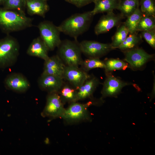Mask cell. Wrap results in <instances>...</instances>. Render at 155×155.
<instances>
[{
    "label": "cell",
    "instance_id": "8992f818",
    "mask_svg": "<svg viewBox=\"0 0 155 155\" xmlns=\"http://www.w3.org/2000/svg\"><path fill=\"white\" fill-rule=\"evenodd\" d=\"M92 102L81 103L77 102L71 103L65 109L61 117L68 123H73L89 120L90 117L88 107Z\"/></svg>",
    "mask_w": 155,
    "mask_h": 155
},
{
    "label": "cell",
    "instance_id": "7402d4cb",
    "mask_svg": "<svg viewBox=\"0 0 155 155\" xmlns=\"http://www.w3.org/2000/svg\"><path fill=\"white\" fill-rule=\"evenodd\" d=\"M129 32L124 23L117 26V30L112 38L111 45L113 49L118 48L128 36Z\"/></svg>",
    "mask_w": 155,
    "mask_h": 155
},
{
    "label": "cell",
    "instance_id": "2e32d148",
    "mask_svg": "<svg viewBox=\"0 0 155 155\" xmlns=\"http://www.w3.org/2000/svg\"><path fill=\"white\" fill-rule=\"evenodd\" d=\"M48 48L41 38L38 37L34 39L29 45L27 53L30 56L41 58L44 61L49 57Z\"/></svg>",
    "mask_w": 155,
    "mask_h": 155
},
{
    "label": "cell",
    "instance_id": "ac0fdd59",
    "mask_svg": "<svg viewBox=\"0 0 155 155\" xmlns=\"http://www.w3.org/2000/svg\"><path fill=\"white\" fill-rule=\"evenodd\" d=\"M28 13L31 16L37 15L44 18L49 10V5L46 0H25Z\"/></svg>",
    "mask_w": 155,
    "mask_h": 155
},
{
    "label": "cell",
    "instance_id": "5bb4252c",
    "mask_svg": "<svg viewBox=\"0 0 155 155\" xmlns=\"http://www.w3.org/2000/svg\"><path fill=\"white\" fill-rule=\"evenodd\" d=\"M5 87L8 89L18 92H24L30 88V83L22 74L12 73L8 75L4 80Z\"/></svg>",
    "mask_w": 155,
    "mask_h": 155
},
{
    "label": "cell",
    "instance_id": "83f0119b",
    "mask_svg": "<svg viewBox=\"0 0 155 155\" xmlns=\"http://www.w3.org/2000/svg\"><path fill=\"white\" fill-rule=\"evenodd\" d=\"M2 5L5 9L23 13L26 9L25 0H4Z\"/></svg>",
    "mask_w": 155,
    "mask_h": 155
},
{
    "label": "cell",
    "instance_id": "7a4b0ae2",
    "mask_svg": "<svg viewBox=\"0 0 155 155\" xmlns=\"http://www.w3.org/2000/svg\"><path fill=\"white\" fill-rule=\"evenodd\" d=\"M94 15L91 11L76 13L67 18L58 26L61 32L77 40L89 28Z\"/></svg>",
    "mask_w": 155,
    "mask_h": 155
},
{
    "label": "cell",
    "instance_id": "e0dca14e",
    "mask_svg": "<svg viewBox=\"0 0 155 155\" xmlns=\"http://www.w3.org/2000/svg\"><path fill=\"white\" fill-rule=\"evenodd\" d=\"M98 78L91 75L77 89L78 101L91 97L100 84Z\"/></svg>",
    "mask_w": 155,
    "mask_h": 155
},
{
    "label": "cell",
    "instance_id": "52a82bcc",
    "mask_svg": "<svg viewBox=\"0 0 155 155\" xmlns=\"http://www.w3.org/2000/svg\"><path fill=\"white\" fill-rule=\"evenodd\" d=\"M124 60L134 70H140L147 63L153 59V54H149L142 48H134L124 51Z\"/></svg>",
    "mask_w": 155,
    "mask_h": 155
},
{
    "label": "cell",
    "instance_id": "3957f363",
    "mask_svg": "<svg viewBox=\"0 0 155 155\" xmlns=\"http://www.w3.org/2000/svg\"><path fill=\"white\" fill-rule=\"evenodd\" d=\"M58 48L57 55L66 66L78 67L83 60L79 43L66 39L62 40Z\"/></svg>",
    "mask_w": 155,
    "mask_h": 155
},
{
    "label": "cell",
    "instance_id": "cb8c5ba5",
    "mask_svg": "<svg viewBox=\"0 0 155 155\" xmlns=\"http://www.w3.org/2000/svg\"><path fill=\"white\" fill-rule=\"evenodd\" d=\"M105 73L119 70H125L129 67L127 63L122 60L117 59H107L104 61Z\"/></svg>",
    "mask_w": 155,
    "mask_h": 155
},
{
    "label": "cell",
    "instance_id": "d6986e66",
    "mask_svg": "<svg viewBox=\"0 0 155 155\" xmlns=\"http://www.w3.org/2000/svg\"><path fill=\"white\" fill-rule=\"evenodd\" d=\"M120 0H94V7L91 11L94 16L98 13L113 11L117 9Z\"/></svg>",
    "mask_w": 155,
    "mask_h": 155
},
{
    "label": "cell",
    "instance_id": "9c48e42d",
    "mask_svg": "<svg viewBox=\"0 0 155 155\" xmlns=\"http://www.w3.org/2000/svg\"><path fill=\"white\" fill-rule=\"evenodd\" d=\"M106 74L101 92L102 98L117 97L124 87L131 85V83L122 80L110 72L106 73Z\"/></svg>",
    "mask_w": 155,
    "mask_h": 155
},
{
    "label": "cell",
    "instance_id": "277c9868",
    "mask_svg": "<svg viewBox=\"0 0 155 155\" xmlns=\"http://www.w3.org/2000/svg\"><path fill=\"white\" fill-rule=\"evenodd\" d=\"M20 46L17 40L9 35L0 39V68L13 65L19 55Z\"/></svg>",
    "mask_w": 155,
    "mask_h": 155
},
{
    "label": "cell",
    "instance_id": "9a60e30c",
    "mask_svg": "<svg viewBox=\"0 0 155 155\" xmlns=\"http://www.w3.org/2000/svg\"><path fill=\"white\" fill-rule=\"evenodd\" d=\"M44 61L42 73L63 78L65 65L57 55L49 57Z\"/></svg>",
    "mask_w": 155,
    "mask_h": 155
},
{
    "label": "cell",
    "instance_id": "d6a6232c",
    "mask_svg": "<svg viewBox=\"0 0 155 155\" xmlns=\"http://www.w3.org/2000/svg\"><path fill=\"white\" fill-rule=\"evenodd\" d=\"M46 0L47 1H48V0Z\"/></svg>",
    "mask_w": 155,
    "mask_h": 155
},
{
    "label": "cell",
    "instance_id": "30bf717a",
    "mask_svg": "<svg viewBox=\"0 0 155 155\" xmlns=\"http://www.w3.org/2000/svg\"><path fill=\"white\" fill-rule=\"evenodd\" d=\"M63 104L58 93H49L42 115L53 118L61 117L65 110Z\"/></svg>",
    "mask_w": 155,
    "mask_h": 155
},
{
    "label": "cell",
    "instance_id": "f1b7e54d",
    "mask_svg": "<svg viewBox=\"0 0 155 155\" xmlns=\"http://www.w3.org/2000/svg\"><path fill=\"white\" fill-rule=\"evenodd\" d=\"M140 8L143 14L155 16V3L154 0H140Z\"/></svg>",
    "mask_w": 155,
    "mask_h": 155
},
{
    "label": "cell",
    "instance_id": "44dd1931",
    "mask_svg": "<svg viewBox=\"0 0 155 155\" xmlns=\"http://www.w3.org/2000/svg\"><path fill=\"white\" fill-rule=\"evenodd\" d=\"M139 0H120L117 9L124 17L127 18L139 7Z\"/></svg>",
    "mask_w": 155,
    "mask_h": 155
},
{
    "label": "cell",
    "instance_id": "ba28073f",
    "mask_svg": "<svg viewBox=\"0 0 155 155\" xmlns=\"http://www.w3.org/2000/svg\"><path fill=\"white\" fill-rule=\"evenodd\" d=\"M79 44L82 53L88 58H100L113 49L110 44L94 40H83Z\"/></svg>",
    "mask_w": 155,
    "mask_h": 155
},
{
    "label": "cell",
    "instance_id": "1f68e13d",
    "mask_svg": "<svg viewBox=\"0 0 155 155\" xmlns=\"http://www.w3.org/2000/svg\"><path fill=\"white\" fill-rule=\"evenodd\" d=\"M4 0H0V5H2Z\"/></svg>",
    "mask_w": 155,
    "mask_h": 155
},
{
    "label": "cell",
    "instance_id": "4316f807",
    "mask_svg": "<svg viewBox=\"0 0 155 155\" xmlns=\"http://www.w3.org/2000/svg\"><path fill=\"white\" fill-rule=\"evenodd\" d=\"M80 65L81 68L86 72L95 68H105L104 61L98 58H88L83 60Z\"/></svg>",
    "mask_w": 155,
    "mask_h": 155
},
{
    "label": "cell",
    "instance_id": "4fadbf2b",
    "mask_svg": "<svg viewBox=\"0 0 155 155\" xmlns=\"http://www.w3.org/2000/svg\"><path fill=\"white\" fill-rule=\"evenodd\" d=\"M64 82L62 77L42 73L38 83L41 90L50 93H58Z\"/></svg>",
    "mask_w": 155,
    "mask_h": 155
},
{
    "label": "cell",
    "instance_id": "7c38bea8",
    "mask_svg": "<svg viewBox=\"0 0 155 155\" xmlns=\"http://www.w3.org/2000/svg\"><path fill=\"white\" fill-rule=\"evenodd\" d=\"M124 18L120 13L116 14L113 11L107 13L101 17L95 26V33L98 35L106 32L114 27L120 25Z\"/></svg>",
    "mask_w": 155,
    "mask_h": 155
},
{
    "label": "cell",
    "instance_id": "484cf974",
    "mask_svg": "<svg viewBox=\"0 0 155 155\" xmlns=\"http://www.w3.org/2000/svg\"><path fill=\"white\" fill-rule=\"evenodd\" d=\"M155 16L143 14L137 27V31H144L155 29Z\"/></svg>",
    "mask_w": 155,
    "mask_h": 155
},
{
    "label": "cell",
    "instance_id": "5b68a950",
    "mask_svg": "<svg viewBox=\"0 0 155 155\" xmlns=\"http://www.w3.org/2000/svg\"><path fill=\"white\" fill-rule=\"evenodd\" d=\"M40 37L44 41L49 51H53L58 47L61 40L60 33L58 26L52 22L44 21L40 23L38 26Z\"/></svg>",
    "mask_w": 155,
    "mask_h": 155
},
{
    "label": "cell",
    "instance_id": "4dcf8cb0",
    "mask_svg": "<svg viewBox=\"0 0 155 155\" xmlns=\"http://www.w3.org/2000/svg\"><path fill=\"white\" fill-rule=\"evenodd\" d=\"M78 7L80 8L93 2L94 0H65Z\"/></svg>",
    "mask_w": 155,
    "mask_h": 155
},
{
    "label": "cell",
    "instance_id": "d4e9b609",
    "mask_svg": "<svg viewBox=\"0 0 155 155\" xmlns=\"http://www.w3.org/2000/svg\"><path fill=\"white\" fill-rule=\"evenodd\" d=\"M142 41L141 36L136 33L130 34L118 48L123 52L134 48Z\"/></svg>",
    "mask_w": 155,
    "mask_h": 155
},
{
    "label": "cell",
    "instance_id": "6da1fadb",
    "mask_svg": "<svg viewBox=\"0 0 155 155\" xmlns=\"http://www.w3.org/2000/svg\"><path fill=\"white\" fill-rule=\"evenodd\" d=\"M33 19L25 13L0 7V29L8 34L31 27Z\"/></svg>",
    "mask_w": 155,
    "mask_h": 155
},
{
    "label": "cell",
    "instance_id": "8fae6325",
    "mask_svg": "<svg viewBox=\"0 0 155 155\" xmlns=\"http://www.w3.org/2000/svg\"><path fill=\"white\" fill-rule=\"evenodd\" d=\"M90 76L79 67L65 66L63 78L77 90Z\"/></svg>",
    "mask_w": 155,
    "mask_h": 155
},
{
    "label": "cell",
    "instance_id": "ffe728a7",
    "mask_svg": "<svg viewBox=\"0 0 155 155\" xmlns=\"http://www.w3.org/2000/svg\"><path fill=\"white\" fill-rule=\"evenodd\" d=\"M77 90L68 83L64 82L58 92L63 103L77 102Z\"/></svg>",
    "mask_w": 155,
    "mask_h": 155
},
{
    "label": "cell",
    "instance_id": "603a6c76",
    "mask_svg": "<svg viewBox=\"0 0 155 155\" xmlns=\"http://www.w3.org/2000/svg\"><path fill=\"white\" fill-rule=\"evenodd\" d=\"M142 13L139 7L133 13L127 17V19L124 23L128 30L129 33H136L137 27Z\"/></svg>",
    "mask_w": 155,
    "mask_h": 155
},
{
    "label": "cell",
    "instance_id": "f546056e",
    "mask_svg": "<svg viewBox=\"0 0 155 155\" xmlns=\"http://www.w3.org/2000/svg\"><path fill=\"white\" fill-rule=\"evenodd\" d=\"M141 36L153 49L155 48V30L141 31Z\"/></svg>",
    "mask_w": 155,
    "mask_h": 155
}]
</instances>
